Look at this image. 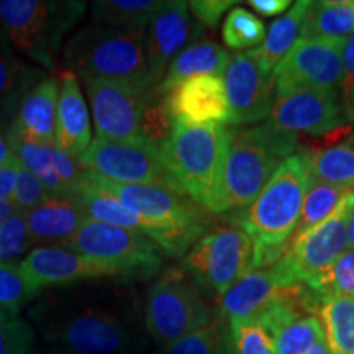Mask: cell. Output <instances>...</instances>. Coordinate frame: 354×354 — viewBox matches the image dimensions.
Here are the masks:
<instances>
[{"label": "cell", "mask_w": 354, "mask_h": 354, "mask_svg": "<svg viewBox=\"0 0 354 354\" xmlns=\"http://www.w3.org/2000/svg\"><path fill=\"white\" fill-rule=\"evenodd\" d=\"M64 63L81 79H105L148 92L145 30L84 26L66 43Z\"/></svg>", "instance_id": "8992f818"}, {"label": "cell", "mask_w": 354, "mask_h": 354, "mask_svg": "<svg viewBox=\"0 0 354 354\" xmlns=\"http://www.w3.org/2000/svg\"><path fill=\"white\" fill-rule=\"evenodd\" d=\"M48 343L71 354H141L145 338L135 313L118 290H73L32 310Z\"/></svg>", "instance_id": "6da1fadb"}, {"label": "cell", "mask_w": 354, "mask_h": 354, "mask_svg": "<svg viewBox=\"0 0 354 354\" xmlns=\"http://www.w3.org/2000/svg\"><path fill=\"white\" fill-rule=\"evenodd\" d=\"M215 318L210 305L185 271H167L145 299V328L161 348L203 328Z\"/></svg>", "instance_id": "ba28073f"}, {"label": "cell", "mask_w": 354, "mask_h": 354, "mask_svg": "<svg viewBox=\"0 0 354 354\" xmlns=\"http://www.w3.org/2000/svg\"><path fill=\"white\" fill-rule=\"evenodd\" d=\"M105 192L143 223V233L169 256H183L207 233L210 212L174 189L148 184H117L91 172Z\"/></svg>", "instance_id": "277c9868"}, {"label": "cell", "mask_w": 354, "mask_h": 354, "mask_svg": "<svg viewBox=\"0 0 354 354\" xmlns=\"http://www.w3.org/2000/svg\"><path fill=\"white\" fill-rule=\"evenodd\" d=\"M250 6L263 17H276L290 7L289 0H250Z\"/></svg>", "instance_id": "7dc6e473"}, {"label": "cell", "mask_w": 354, "mask_h": 354, "mask_svg": "<svg viewBox=\"0 0 354 354\" xmlns=\"http://www.w3.org/2000/svg\"><path fill=\"white\" fill-rule=\"evenodd\" d=\"M33 245L25 212L17 210L0 225V263H15Z\"/></svg>", "instance_id": "ab89813d"}, {"label": "cell", "mask_w": 354, "mask_h": 354, "mask_svg": "<svg viewBox=\"0 0 354 354\" xmlns=\"http://www.w3.org/2000/svg\"><path fill=\"white\" fill-rule=\"evenodd\" d=\"M162 354H233L228 322L216 313L209 325L172 343Z\"/></svg>", "instance_id": "836d02e7"}, {"label": "cell", "mask_w": 354, "mask_h": 354, "mask_svg": "<svg viewBox=\"0 0 354 354\" xmlns=\"http://www.w3.org/2000/svg\"><path fill=\"white\" fill-rule=\"evenodd\" d=\"M17 209L12 202H0V225L6 221L8 216H12L15 214Z\"/></svg>", "instance_id": "f907efd6"}, {"label": "cell", "mask_w": 354, "mask_h": 354, "mask_svg": "<svg viewBox=\"0 0 354 354\" xmlns=\"http://www.w3.org/2000/svg\"><path fill=\"white\" fill-rule=\"evenodd\" d=\"M86 6L74 0H2L0 26L13 50L53 69L64 35L77 24Z\"/></svg>", "instance_id": "52a82bcc"}, {"label": "cell", "mask_w": 354, "mask_h": 354, "mask_svg": "<svg viewBox=\"0 0 354 354\" xmlns=\"http://www.w3.org/2000/svg\"><path fill=\"white\" fill-rule=\"evenodd\" d=\"M233 6V0H192V2H187L189 12H192L194 17L209 28H215L220 24L223 13Z\"/></svg>", "instance_id": "ee69618b"}, {"label": "cell", "mask_w": 354, "mask_h": 354, "mask_svg": "<svg viewBox=\"0 0 354 354\" xmlns=\"http://www.w3.org/2000/svg\"><path fill=\"white\" fill-rule=\"evenodd\" d=\"M10 158H12V151H10V146H8L7 135L0 133V169L6 166V162Z\"/></svg>", "instance_id": "c3c4849f"}, {"label": "cell", "mask_w": 354, "mask_h": 354, "mask_svg": "<svg viewBox=\"0 0 354 354\" xmlns=\"http://www.w3.org/2000/svg\"><path fill=\"white\" fill-rule=\"evenodd\" d=\"M59 100H57L55 148L79 159L92 143L91 118L77 76L71 71L61 73Z\"/></svg>", "instance_id": "7402d4cb"}, {"label": "cell", "mask_w": 354, "mask_h": 354, "mask_svg": "<svg viewBox=\"0 0 354 354\" xmlns=\"http://www.w3.org/2000/svg\"><path fill=\"white\" fill-rule=\"evenodd\" d=\"M349 33H354L353 0H322L310 6L300 38H346Z\"/></svg>", "instance_id": "83f0119b"}, {"label": "cell", "mask_w": 354, "mask_h": 354, "mask_svg": "<svg viewBox=\"0 0 354 354\" xmlns=\"http://www.w3.org/2000/svg\"><path fill=\"white\" fill-rule=\"evenodd\" d=\"M19 161L15 158L8 159L6 166L0 169V202H12L17 189V177H19Z\"/></svg>", "instance_id": "bcb514c9"}, {"label": "cell", "mask_w": 354, "mask_h": 354, "mask_svg": "<svg viewBox=\"0 0 354 354\" xmlns=\"http://www.w3.org/2000/svg\"><path fill=\"white\" fill-rule=\"evenodd\" d=\"M308 174L318 183L351 190L354 187V131L322 149H300Z\"/></svg>", "instance_id": "d4e9b609"}, {"label": "cell", "mask_w": 354, "mask_h": 354, "mask_svg": "<svg viewBox=\"0 0 354 354\" xmlns=\"http://www.w3.org/2000/svg\"><path fill=\"white\" fill-rule=\"evenodd\" d=\"M230 127L176 123L161 158L176 190L212 214H223V171Z\"/></svg>", "instance_id": "3957f363"}, {"label": "cell", "mask_w": 354, "mask_h": 354, "mask_svg": "<svg viewBox=\"0 0 354 354\" xmlns=\"http://www.w3.org/2000/svg\"><path fill=\"white\" fill-rule=\"evenodd\" d=\"M307 354H331L330 346H328V343H326L325 336H323L322 339H318V342L313 344L312 349H310Z\"/></svg>", "instance_id": "816d5d0a"}, {"label": "cell", "mask_w": 354, "mask_h": 354, "mask_svg": "<svg viewBox=\"0 0 354 354\" xmlns=\"http://www.w3.org/2000/svg\"><path fill=\"white\" fill-rule=\"evenodd\" d=\"M297 282L281 261L268 269H254L221 295L218 315L228 323L258 318L281 297L286 286Z\"/></svg>", "instance_id": "ac0fdd59"}, {"label": "cell", "mask_w": 354, "mask_h": 354, "mask_svg": "<svg viewBox=\"0 0 354 354\" xmlns=\"http://www.w3.org/2000/svg\"><path fill=\"white\" fill-rule=\"evenodd\" d=\"M331 354H354V297H328L318 308Z\"/></svg>", "instance_id": "f546056e"}, {"label": "cell", "mask_w": 354, "mask_h": 354, "mask_svg": "<svg viewBox=\"0 0 354 354\" xmlns=\"http://www.w3.org/2000/svg\"><path fill=\"white\" fill-rule=\"evenodd\" d=\"M221 38L230 50H254L264 41L266 28L263 20L243 7H233L221 28Z\"/></svg>", "instance_id": "e575fe53"}, {"label": "cell", "mask_w": 354, "mask_h": 354, "mask_svg": "<svg viewBox=\"0 0 354 354\" xmlns=\"http://www.w3.org/2000/svg\"><path fill=\"white\" fill-rule=\"evenodd\" d=\"M323 336L325 330L318 315H305L276 331L272 342L276 354H307Z\"/></svg>", "instance_id": "d590c367"}, {"label": "cell", "mask_w": 354, "mask_h": 354, "mask_svg": "<svg viewBox=\"0 0 354 354\" xmlns=\"http://www.w3.org/2000/svg\"><path fill=\"white\" fill-rule=\"evenodd\" d=\"M21 272L39 290L81 281L115 277L107 266L73 253L63 246H38L19 263Z\"/></svg>", "instance_id": "d6986e66"}, {"label": "cell", "mask_w": 354, "mask_h": 354, "mask_svg": "<svg viewBox=\"0 0 354 354\" xmlns=\"http://www.w3.org/2000/svg\"><path fill=\"white\" fill-rule=\"evenodd\" d=\"M165 105L174 123L228 125L230 107L220 76H197L187 79L162 95Z\"/></svg>", "instance_id": "ffe728a7"}, {"label": "cell", "mask_w": 354, "mask_h": 354, "mask_svg": "<svg viewBox=\"0 0 354 354\" xmlns=\"http://www.w3.org/2000/svg\"><path fill=\"white\" fill-rule=\"evenodd\" d=\"M310 180L302 154H292L281 162L253 203L228 218L253 241V271L271 268L286 256Z\"/></svg>", "instance_id": "7a4b0ae2"}, {"label": "cell", "mask_w": 354, "mask_h": 354, "mask_svg": "<svg viewBox=\"0 0 354 354\" xmlns=\"http://www.w3.org/2000/svg\"><path fill=\"white\" fill-rule=\"evenodd\" d=\"M63 248L107 266L115 277L149 279L162 264V251L136 230L87 220Z\"/></svg>", "instance_id": "9c48e42d"}, {"label": "cell", "mask_w": 354, "mask_h": 354, "mask_svg": "<svg viewBox=\"0 0 354 354\" xmlns=\"http://www.w3.org/2000/svg\"><path fill=\"white\" fill-rule=\"evenodd\" d=\"M162 3L161 0H95L88 8L94 25L145 30Z\"/></svg>", "instance_id": "f1b7e54d"}, {"label": "cell", "mask_w": 354, "mask_h": 354, "mask_svg": "<svg viewBox=\"0 0 354 354\" xmlns=\"http://www.w3.org/2000/svg\"><path fill=\"white\" fill-rule=\"evenodd\" d=\"M174 125L176 123L167 112L162 97L146 92L143 115H141V133L145 143L161 148V145L171 136Z\"/></svg>", "instance_id": "f35d334b"}, {"label": "cell", "mask_w": 354, "mask_h": 354, "mask_svg": "<svg viewBox=\"0 0 354 354\" xmlns=\"http://www.w3.org/2000/svg\"><path fill=\"white\" fill-rule=\"evenodd\" d=\"M73 198L81 207L87 220L99 223L115 225L128 230H136L143 233V223L136 215L128 212L117 198L105 192L99 184L92 179L91 171L84 172V177L77 189L74 190Z\"/></svg>", "instance_id": "4316f807"}, {"label": "cell", "mask_w": 354, "mask_h": 354, "mask_svg": "<svg viewBox=\"0 0 354 354\" xmlns=\"http://www.w3.org/2000/svg\"><path fill=\"white\" fill-rule=\"evenodd\" d=\"M228 325L233 354H276L272 338L254 318Z\"/></svg>", "instance_id": "b9f144b4"}, {"label": "cell", "mask_w": 354, "mask_h": 354, "mask_svg": "<svg viewBox=\"0 0 354 354\" xmlns=\"http://www.w3.org/2000/svg\"><path fill=\"white\" fill-rule=\"evenodd\" d=\"M183 266L194 281L221 297L253 271V241L234 225L210 230L185 253Z\"/></svg>", "instance_id": "30bf717a"}, {"label": "cell", "mask_w": 354, "mask_h": 354, "mask_svg": "<svg viewBox=\"0 0 354 354\" xmlns=\"http://www.w3.org/2000/svg\"><path fill=\"white\" fill-rule=\"evenodd\" d=\"M268 122L290 135L322 138L348 125L339 88H307L276 95Z\"/></svg>", "instance_id": "5bb4252c"}, {"label": "cell", "mask_w": 354, "mask_h": 354, "mask_svg": "<svg viewBox=\"0 0 354 354\" xmlns=\"http://www.w3.org/2000/svg\"><path fill=\"white\" fill-rule=\"evenodd\" d=\"M353 3H354V0H353Z\"/></svg>", "instance_id": "db71d44e"}, {"label": "cell", "mask_w": 354, "mask_h": 354, "mask_svg": "<svg viewBox=\"0 0 354 354\" xmlns=\"http://www.w3.org/2000/svg\"><path fill=\"white\" fill-rule=\"evenodd\" d=\"M232 128L258 125L268 120L274 105L272 73L263 69L250 51L230 57L223 73Z\"/></svg>", "instance_id": "2e32d148"}, {"label": "cell", "mask_w": 354, "mask_h": 354, "mask_svg": "<svg viewBox=\"0 0 354 354\" xmlns=\"http://www.w3.org/2000/svg\"><path fill=\"white\" fill-rule=\"evenodd\" d=\"M354 86V33L346 39V46L343 51L342 79H339V92L344 100Z\"/></svg>", "instance_id": "f6af8a7d"}, {"label": "cell", "mask_w": 354, "mask_h": 354, "mask_svg": "<svg viewBox=\"0 0 354 354\" xmlns=\"http://www.w3.org/2000/svg\"><path fill=\"white\" fill-rule=\"evenodd\" d=\"M97 140L145 143L141 133L145 92L105 79L84 77Z\"/></svg>", "instance_id": "9a60e30c"}, {"label": "cell", "mask_w": 354, "mask_h": 354, "mask_svg": "<svg viewBox=\"0 0 354 354\" xmlns=\"http://www.w3.org/2000/svg\"><path fill=\"white\" fill-rule=\"evenodd\" d=\"M87 221L73 197L53 196L37 209L26 212V223L33 243H51L63 246Z\"/></svg>", "instance_id": "603a6c76"}, {"label": "cell", "mask_w": 354, "mask_h": 354, "mask_svg": "<svg viewBox=\"0 0 354 354\" xmlns=\"http://www.w3.org/2000/svg\"><path fill=\"white\" fill-rule=\"evenodd\" d=\"M7 140L13 158H15L26 171L32 172L39 183L50 190L51 196L66 197L64 185L61 183L59 176H57V172L55 169V159H53L55 148H53V146L28 143V141L17 138V136L8 135V133Z\"/></svg>", "instance_id": "4dcf8cb0"}, {"label": "cell", "mask_w": 354, "mask_h": 354, "mask_svg": "<svg viewBox=\"0 0 354 354\" xmlns=\"http://www.w3.org/2000/svg\"><path fill=\"white\" fill-rule=\"evenodd\" d=\"M299 149V136L274 128L268 120L228 131L223 171V214L251 205L281 166Z\"/></svg>", "instance_id": "5b68a950"}, {"label": "cell", "mask_w": 354, "mask_h": 354, "mask_svg": "<svg viewBox=\"0 0 354 354\" xmlns=\"http://www.w3.org/2000/svg\"><path fill=\"white\" fill-rule=\"evenodd\" d=\"M33 73L17 59L3 33H0V113L19 107L21 97L32 87L30 79Z\"/></svg>", "instance_id": "d6a6232c"}, {"label": "cell", "mask_w": 354, "mask_h": 354, "mask_svg": "<svg viewBox=\"0 0 354 354\" xmlns=\"http://www.w3.org/2000/svg\"><path fill=\"white\" fill-rule=\"evenodd\" d=\"M57 100H59L57 79L46 77L35 82L21 97L8 135L28 143L55 148Z\"/></svg>", "instance_id": "44dd1931"}, {"label": "cell", "mask_w": 354, "mask_h": 354, "mask_svg": "<svg viewBox=\"0 0 354 354\" xmlns=\"http://www.w3.org/2000/svg\"><path fill=\"white\" fill-rule=\"evenodd\" d=\"M348 38H300L272 69L276 95L307 88H338Z\"/></svg>", "instance_id": "8fae6325"}, {"label": "cell", "mask_w": 354, "mask_h": 354, "mask_svg": "<svg viewBox=\"0 0 354 354\" xmlns=\"http://www.w3.org/2000/svg\"><path fill=\"white\" fill-rule=\"evenodd\" d=\"M77 161L87 171L112 183L162 185L176 190L162 162L161 149L154 145L95 138Z\"/></svg>", "instance_id": "7c38bea8"}, {"label": "cell", "mask_w": 354, "mask_h": 354, "mask_svg": "<svg viewBox=\"0 0 354 354\" xmlns=\"http://www.w3.org/2000/svg\"><path fill=\"white\" fill-rule=\"evenodd\" d=\"M354 210V192L349 190L333 214L292 243L281 263L295 281L312 287L346 251L348 223Z\"/></svg>", "instance_id": "4fadbf2b"}, {"label": "cell", "mask_w": 354, "mask_h": 354, "mask_svg": "<svg viewBox=\"0 0 354 354\" xmlns=\"http://www.w3.org/2000/svg\"><path fill=\"white\" fill-rule=\"evenodd\" d=\"M37 336L19 313L0 310V354H32Z\"/></svg>", "instance_id": "60d3db41"}, {"label": "cell", "mask_w": 354, "mask_h": 354, "mask_svg": "<svg viewBox=\"0 0 354 354\" xmlns=\"http://www.w3.org/2000/svg\"><path fill=\"white\" fill-rule=\"evenodd\" d=\"M343 105H344V113H346L349 125L354 127V86L351 88V92H349V95L343 100Z\"/></svg>", "instance_id": "681fc988"}, {"label": "cell", "mask_w": 354, "mask_h": 354, "mask_svg": "<svg viewBox=\"0 0 354 354\" xmlns=\"http://www.w3.org/2000/svg\"><path fill=\"white\" fill-rule=\"evenodd\" d=\"M198 32L189 15L187 2L171 0L165 2L149 21L146 32V91L151 92L165 77L171 61L183 51L184 44Z\"/></svg>", "instance_id": "e0dca14e"}, {"label": "cell", "mask_w": 354, "mask_h": 354, "mask_svg": "<svg viewBox=\"0 0 354 354\" xmlns=\"http://www.w3.org/2000/svg\"><path fill=\"white\" fill-rule=\"evenodd\" d=\"M39 295L41 290L26 279L19 263H0V310L19 313Z\"/></svg>", "instance_id": "8d00e7d4"}, {"label": "cell", "mask_w": 354, "mask_h": 354, "mask_svg": "<svg viewBox=\"0 0 354 354\" xmlns=\"http://www.w3.org/2000/svg\"><path fill=\"white\" fill-rule=\"evenodd\" d=\"M310 6H312V2H308V0L295 2L282 19L272 21L271 26H269V32L266 33L263 44L254 48V50H250L254 59L268 73H272L279 61L300 39V33H302V26Z\"/></svg>", "instance_id": "484cf974"}, {"label": "cell", "mask_w": 354, "mask_h": 354, "mask_svg": "<svg viewBox=\"0 0 354 354\" xmlns=\"http://www.w3.org/2000/svg\"><path fill=\"white\" fill-rule=\"evenodd\" d=\"M348 246L351 248V250H354V210L348 223Z\"/></svg>", "instance_id": "f5cc1de1"}, {"label": "cell", "mask_w": 354, "mask_h": 354, "mask_svg": "<svg viewBox=\"0 0 354 354\" xmlns=\"http://www.w3.org/2000/svg\"><path fill=\"white\" fill-rule=\"evenodd\" d=\"M51 197L53 196L50 194V190L44 187L32 172L26 171L20 165L19 177H17V189L12 198V203L15 205V209L26 214V212L37 209V207H39Z\"/></svg>", "instance_id": "7bdbcfd3"}, {"label": "cell", "mask_w": 354, "mask_h": 354, "mask_svg": "<svg viewBox=\"0 0 354 354\" xmlns=\"http://www.w3.org/2000/svg\"><path fill=\"white\" fill-rule=\"evenodd\" d=\"M318 299L354 297V250H346L310 287Z\"/></svg>", "instance_id": "74e56055"}, {"label": "cell", "mask_w": 354, "mask_h": 354, "mask_svg": "<svg viewBox=\"0 0 354 354\" xmlns=\"http://www.w3.org/2000/svg\"><path fill=\"white\" fill-rule=\"evenodd\" d=\"M348 192L349 189L323 184L313 179L310 180L308 190L305 194L302 203V210H300L297 227H295L294 234L290 238V245L300 240L305 233L315 228L323 220L328 218Z\"/></svg>", "instance_id": "1f68e13d"}, {"label": "cell", "mask_w": 354, "mask_h": 354, "mask_svg": "<svg viewBox=\"0 0 354 354\" xmlns=\"http://www.w3.org/2000/svg\"><path fill=\"white\" fill-rule=\"evenodd\" d=\"M230 63L228 51L214 41H197L189 44L171 61L165 77L156 88L148 94L166 95L176 86L197 76H220Z\"/></svg>", "instance_id": "cb8c5ba5"}]
</instances>
